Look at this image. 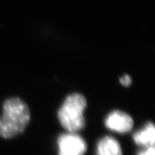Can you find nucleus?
<instances>
[{
    "mask_svg": "<svg viewBox=\"0 0 155 155\" xmlns=\"http://www.w3.org/2000/svg\"><path fill=\"white\" fill-rule=\"evenodd\" d=\"M30 119L28 106L19 98L7 99L3 105V114L0 117V136L12 138L22 133Z\"/></svg>",
    "mask_w": 155,
    "mask_h": 155,
    "instance_id": "1",
    "label": "nucleus"
},
{
    "mask_svg": "<svg viewBox=\"0 0 155 155\" xmlns=\"http://www.w3.org/2000/svg\"><path fill=\"white\" fill-rule=\"evenodd\" d=\"M86 106L87 101L83 95H69L58 112V120L61 124L71 133L81 130L85 125L83 113Z\"/></svg>",
    "mask_w": 155,
    "mask_h": 155,
    "instance_id": "2",
    "label": "nucleus"
},
{
    "mask_svg": "<svg viewBox=\"0 0 155 155\" xmlns=\"http://www.w3.org/2000/svg\"><path fill=\"white\" fill-rule=\"evenodd\" d=\"M58 155H83L86 144L80 136L75 134H65L58 137Z\"/></svg>",
    "mask_w": 155,
    "mask_h": 155,
    "instance_id": "3",
    "label": "nucleus"
},
{
    "mask_svg": "<svg viewBox=\"0 0 155 155\" xmlns=\"http://www.w3.org/2000/svg\"><path fill=\"white\" fill-rule=\"evenodd\" d=\"M134 121L129 114L119 110L110 113L105 119V125L110 130L127 133L132 129Z\"/></svg>",
    "mask_w": 155,
    "mask_h": 155,
    "instance_id": "4",
    "label": "nucleus"
},
{
    "mask_svg": "<svg viewBox=\"0 0 155 155\" xmlns=\"http://www.w3.org/2000/svg\"><path fill=\"white\" fill-rule=\"evenodd\" d=\"M134 142L139 146L145 147H154L155 140L154 126L152 123H148L145 125L144 128L140 131H137L133 135Z\"/></svg>",
    "mask_w": 155,
    "mask_h": 155,
    "instance_id": "5",
    "label": "nucleus"
},
{
    "mask_svg": "<svg viewBox=\"0 0 155 155\" xmlns=\"http://www.w3.org/2000/svg\"><path fill=\"white\" fill-rule=\"evenodd\" d=\"M96 155H122L119 143L111 137H105L98 141Z\"/></svg>",
    "mask_w": 155,
    "mask_h": 155,
    "instance_id": "6",
    "label": "nucleus"
},
{
    "mask_svg": "<svg viewBox=\"0 0 155 155\" xmlns=\"http://www.w3.org/2000/svg\"><path fill=\"white\" fill-rule=\"evenodd\" d=\"M119 81H120V83H121V84L124 86H129V85L131 83V77L127 74H125L124 75H123V76L120 78Z\"/></svg>",
    "mask_w": 155,
    "mask_h": 155,
    "instance_id": "7",
    "label": "nucleus"
},
{
    "mask_svg": "<svg viewBox=\"0 0 155 155\" xmlns=\"http://www.w3.org/2000/svg\"><path fill=\"white\" fill-rule=\"evenodd\" d=\"M137 155H155L154 147H147L145 150H142L141 152H139Z\"/></svg>",
    "mask_w": 155,
    "mask_h": 155,
    "instance_id": "8",
    "label": "nucleus"
}]
</instances>
